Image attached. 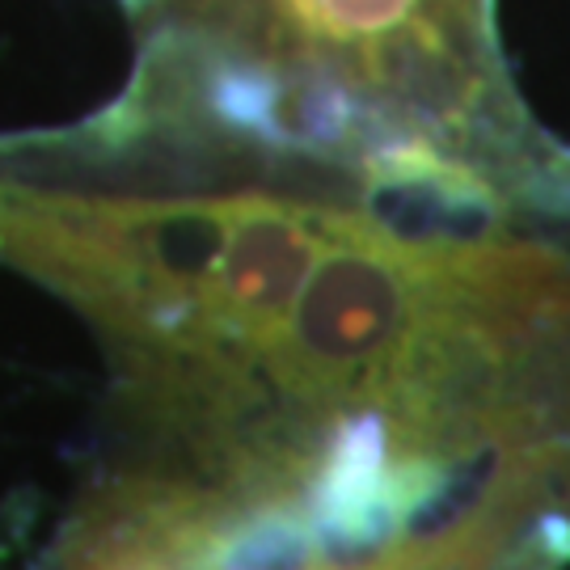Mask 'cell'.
<instances>
[{
    "label": "cell",
    "mask_w": 570,
    "mask_h": 570,
    "mask_svg": "<svg viewBox=\"0 0 570 570\" xmlns=\"http://www.w3.org/2000/svg\"><path fill=\"white\" fill-rule=\"evenodd\" d=\"M140 35L127 102L216 136L367 165L440 148L537 190L567 144L532 122L499 0H122Z\"/></svg>",
    "instance_id": "1"
},
{
    "label": "cell",
    "mask_w": 570,
    "mask_h": 570,
    "mask_svg": "<svg viewBox=\"0 0 570 570\" xmlns=\"http://www.w3.org/2000/svg\"><path fill=\"white\" fill-rule=\"evenodd\" d=\"M245 511L212 482H119L81 520L68 570H216L228 532Z\"/></svg>",
    "instance_id": "2"
},
{
    "label": "cell",
    "mask_w": 570,
    "mask_h": 570,
    "mask_svg": "<svg viewBox=\"0 0 570 570\" xmlns=\"http://www.w3.org/2000/svg\"><path fill=\"white\" fill-rule=\"evenodd\" d=\"M326 562L301 503L249 508L233 524L216 570H317Z\"/></svg>",
    "instance_id": "3"
},
{
    "label": "cell",
    "mask_w": 570,
    "mask_h": 570,
    "mask_svg": "<svg viewBox=\"0 0 570 570\" xmlns=\"http://www.w3.org/2000/svg\"><path fill=\"white\" fill-rule=\"evenodd\" d=\"M330 570H346V567H330Z\"/></svg>",
    "instance_id": "4"
}]
</instances>
